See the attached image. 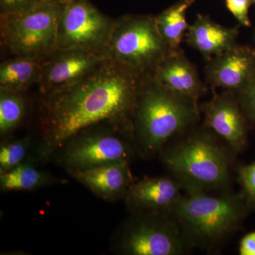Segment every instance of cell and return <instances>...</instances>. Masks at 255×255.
<instances>
[{
	"label": "cell",
	"instance_id": "1",
	"mask_svg": "<svg viewBox=\"0 0 255 255\" xmlns=\"http://www.w3.org/2000/svg\"><path fill=\"white\" fill-rule=\"evenodd\" d=\"M140 82L136 75L107 60L73 86L42 97V138L33 151L34 159L48 160L70 137L97 124L132 130Z\"/></svg>",
	"mask_w": 255,
	"mask_h": 255
},
{
	"label": "cell",
	"instance_id": "2",
	"mask_svg": "<svg viewBox=\"0 0 255 255\" xmlns=\"http://www.w3.org/2000/svg\"><path fill=\"white\" fill-rule=\"evenodd\" d=\"M194 127L162 149L161 162L184 193L231 190L236 154L204 124Z\"/></svg>",
	"mask_w": 255,
	"mask_h": 255
},
{
	"label": "cell",
	"instance_id": "3",
	"mask_svg": "<svg viewBox=\"0 0 255 255\" xmlns=\"http://www.w3.org/2000/svg\"><path fill=\"white\" fill-rule=\"evenodd\" d=\"M200 116L198 102L167 90L152 75L140 78L132 117V130L139 155L151 158Z\"/></svg>",
	"mask_w": 255,
	"mask_h": 255
},
{
	"label": "cell",
	"instance_id": "4",
	"mask_svg": "<svg viewBox=\"0 0 255 255\" xmlns=\"http://www.w3.org/2000/svg\"><path fill=\"white\" fill-rule=\"evenodd\" d=\"M248 210L240 192H184L170 214L194 249L214 251L241 227Z\"/></svg>",
	"mask_w": 255,
	"mask_h": 255
},
{
	"label": "cell",
	"instance_id": "5",
	"mask_svg": "<svg viewBox=\"0 0 255 255\" xmlns=\"http://www.w3.org/2000/svg\"><path fill=\"white\" fill-rule=\"evenodd\" d=\"M170 51L155 16L127 14L114 19L106 56L142 78L152 75Z\"/></svg>",
	"mask_w": 255,
	"mask_h": 255
},
{
	"label": "cell",
	"instance_id": "6",
	"mask_svg": "<svg viewBox=\"0 0 255 255\" xmlns=\"http://www.w3.org/2000/svg\"><path fill=\"white\" fill-rule=\"evenodd\" d=\"M55 154L67 171L117 162L130 163L139 155L132 130L110 123L84 129L70 137Z\"/></svg>",
	"mask_w": 255,
	"mask_h": 255
},
{
	"label": "cell",
	"instance_id": "7",
	"mask_svg": "<svg viewBox=\"0 0 255 255\" xmlns=\"http://www.w3.org/2000/svg\"><path fill=\"white\" fill-rule=\"evenodd\" d=\"M112 247L122 255H184L194 250L170 213L130 214Z\"/></svg>",
	"mask_w": 255,
	"mask_h": 255
},
{
	"label": "cell",
	"instance_id": "8",
	"mask_svg": "<svg viewBox=\"0 0 255 255\" xmlns=\"http://www.w3.org/2000/svg\"><path fill=\"white\" fill-rule=\"evenodd\" d=\"M62 6L48 0L28 11L0 15L1 47L12 56L46 58L56 49Z\"/></svg>",
	"mask_w": 255,
	"mask_h": 255
},
{
	"label": "cell",
	"instance_id": "9",
	"mask_svg": "<svg viewBox=\"0 0 255 255\" xmlns=\"http://www.w3.org/2000/svg\"><path fill=\"white\" fill-rule=\"evenodd\" d=\"M114 21L89 0H71L62 6L56 49L82 50L106 56Z\"/></svg>",
	"mask_w": 255,
	"mask_h": 255
},
{
	"label": "cell",
	"instance_id": "10",
	"mask_svg": "<svg viewBox=\"0 0 255 255\" xmlns=\"http://www.w3.org/2000/svg\"><path fill=\"white\" fill-rule=\"evenodd\" d=\"M109 60L105 55L78 49H55L43 60L38 82L42 97L81 81Z\"/></svg>",
	"mask_w": 255,
	"mask_h": 255
},
{
	"label": "cell",
	"instance_id": "11",
	"mask_svg": "<svg viewBox=\"0 0 255 255\" xmlns=\"http://www.w3.org/2000/svg\"><path fill=\"white\" fill-rule=\"evenodd\" d=\"M204 125L212 130L234 152L241 153L248 142V118L237 94L226 91L216 94L199 107Z\"/></svg>",
	"mask_w": 255,
	"mask_h": 255
},
{
	"label": "cell",
	"instance_id": "12",
	"mask_svg": "<svg viewBox=\"0 0 255 255\" xmlns=\"http://www.w3.org/2000/svg\"><path fill=\"white\" fill-rule=\"evenodd\" d=\"M183 193L180 184L169 174L144 177L135 179L124 201L130 214L170 213Z\"/></svg>",
	"mask_w": 255,
	"mask_h": 255
},
{
	"label": "cell",
	"instance_id": "13",
	"mask_svg": "<svg viewBox=\"0 0 255 255\" xmlns=\"http://www.w3.org/2000/svg\"><path fill=\"white\" fill-rule=\"evenodd\" d=\"M205 72L206 80L212 88L238 94L255 72V51L248 46L235 45L208 60Z\"/></svg>",
	"mask_w": 255,
	"mask_h": 255
},
{
	"label": "cell",
	"instance_id": "14",
	"mask_svg": "<svg viewBox=\"0 0 255 255\" xmlns=\"http://www.w3.org/2000/svg\"><path fill=\"white\" fill-rule=\"evenodd\" d=\"M68 172L95 195L110 202L124 201L135 181L128 162H117Z\"/></svg>",
	"mask_w": 255,
	"mask_h": 255
},
{
	"label": "cell",
	"instance_id": "15",
	"mask_svg": "<svg viewBox=\"0 0 255 255\" xmlns=\"http://www.w3.org/2000/svg\"><path fill=\"white\" fill-rule=\"evenodd\" d=\"M152 75L164 88L196 102L205 92L195 65L181 49L171 50Z\"/></svg>",
	"mask_w": 255,
	"mask_h": 255
},
{
	"label": "cell",
	"instance_id": "16",
	"mask_svg": "<svg viewBox=\"0 0 255 255\" xmlns=\"http://www.w3.org/2000/svg\"><path fill=\"white\" fill-rule=\"evenodd\" d=\"M238 27H226L209 16L198 14L186 33L188 44L209 60L236 45Z\"/></svg>",
	"mask_w": 255,
	"mask_h": 255
},
{
	"label": "cell",
	"instance_id": "17",
	"mask_svg": "<svg viewBox=\"0 0 255 255\" xmlns=\"http://www.w3.org/2000/svg\"><path fill=\"white\" fill-rule=\"evenodd\" d=\"M45 58L13 56L0 65V90L24 93L38 84Z\"/></svg>",
	"mask_w": 255,
	"mask_h": 255
},
{
	"label": "cell",
	"instance_id": "18",
	"mask_svg": "<svg viewBox=\"0 0 255 255\" xmlns=\"http://www.w3.org/2000/svg\"><path fill=\"white\" fill-rule=\"evenodd\" d=\"M37 161L32 158L7 172L0 173L1 191H28L57 184L62 181L49 172L37 167Z\"/></svg>",
	"mask_w": 255,
	"mask_h": 255
},
{
	"label": "cell",
	"instance_id": "19",
	"mask_svg": "<svg viewBox=\"0 0 255 255\" xmlns=\"http://www.w3.org/2000/svg\"><path fill=\"white\" fill-rule=\"evenodd\" d=\"M195 0H180L155 16L159 33L169 49H180V45L189 29L187 11Z\"/></svg>",
	"mask_w": 255,
	"mask_h": 255
},
{
	"label": "cell",
	"instance_id": "20",
	"mask_svg": "<svg viewBox=\"0 0 255 255\" xmlns=\"http://www.w3.org/2000/svg\"><path fill=\"white\" fill-rule=\"evenodd\" d=\"M24 93L0 90V135L6 136L22 122L26 113Z\"/></svg>",
	"mask_w": 255,
	"mask_h": 255
},
{
	"label": "cell",
	"instance_id": "21",
	"mask_svg": "<svg viewBox=\"0 0 255 255\" xmlns=\"http://www.w3.org/2000/svg\"><path fill=\"white\" fill-rule=\"evenodd\" d=\"M31 141L28 137L14 139L0 147V173L7 172L33 157Z\"/></svg>",
	"mask_w": 255,
	"mask_h": 255
},
{
	"label": "cell",
	"instance_id": "22",
	"mask_svg": "<svg viewBox=\"0 0 255 255\" xmlns=\"http://www.w3.org/2000/svg\"><path fill=\"white\" fill-rule=\"evenodd\" d=\"M238 179L241 187L240 193L248 209H255V161L238 167Z\"/></svg>",
	"mask_w": 255,
	"mask_h": 255
},
{
	"label": "cell",
	"instance_id": "23",
	"mask_svg": "<svg viewBox=\"0 0 255 255\" xmlns=\"http://www.w3.org/2000/svg\"><path fill=\"white\" fill-rule=\"evenodd\" d=\"M237 95L247 118L255 122V72L246 86Z\"/></svg>",
	"mask_w": 255,
	"mask_h": 255
},
{
	"label": "cell",
	"instance_id": "24",
	"mask_svg": "<svg viewBox=\"0 0 255 255\" xmlns=\"http://www.w3.org/2000/svg\"><path fill=\"white\" fill-rule=\"evenodd\" d=\"M48 0H0V15L23 12L40 6Z\"/></svg>",
	"mask_w": 255,
	"mask_h": 255
},
{
	"label": "cell",
	"instance_id": "25",
	"mask_svg": "<svg viewBox=\"0 0 255 255\" xmlns=\"http://www.w3.org/2000/svg\"><path fill=\"white\" fill-rule=\"evenodd\" d=\"M252 3L251 0H226V6L230 12L242 26L246 27L251 26L249 9Z\"/></svg>",
	"mask_w": 255,
	"mask_h": 255
},
{
	"label": "cell",
	"instance_id": "26",
	"mask_svg": "<svg viewBox=\"0 0 255 255\" xmlns=\"http://www.w3.org/2000/svg\"><path fill=\"white\" fill-rule=\"evenodd\" d=\"M238 251L241 255H255V231L242 238Z\"/></svg>",
	"mask_w": 255,
	"mask_h": 255
},
{
	"label": "cell",
	"instance_id": "27",
	"mask_svg": "<svg viewBox=\"0 0 255 255\" xmlns=\"http://www.w3.org/2000/svg\"><path fill=\"white\" fill-rule=\"evenodd\" d=\"M49 1L57 3V4H66V3L69 2V1H71V0H49Z\"/></svg>",
	"mask_w": 255,
	"mask_h": 255
},
{
	"label": "cell",
	"instance_id": "28",
	"mask_svg": "<svg viewBox=\"0 0 255 255\" xmlns=\"http://www.w3.org/2000/svg\"><path fill=\"white\" fill-rule=\"evenodd\" d=\"M251 1H252V2L255 3V0H251Z\"/></svg>",
	"mask_w": 255,
	"mask_h": 255
},
{
	"label": "cell",
	"instance_id": "29",
	"mask_svg": "<svg viewBox=\"0 0 255 255\" xmlns=\"http://www.w3.org/2000/svg\"><path fill=\"white\" fill-rule=\"evenodd\" d=\"M195 1H196V0H195Z\"/></svg>",
	"mask_w": 255,
	"mask_h": 255
}]
</instances>
